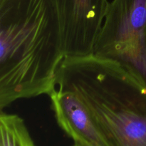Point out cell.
Segmentation results:
<instances>
[{
	"mask_svg": "<svg viewBox=\"0 0 146 146\" xmlns=\"http://www.w3.org/2000/svg\"><path fill=\"white\" fill-rule=\"evenodd\" d=\"M49 0H0V109L49 95L64 58Z\"/></svg>",
	"mask_w": 146,
	"mask_h": 146,
	"instance_id": "obj_1",
	"label": "cell"
},
{
	"mask_svg": "<svg viewBox=\"0 0 146 146\" xmlns=\"http://www.w3.org/2000/svg\"><path fill=\"white\" fill-rule=\"evenodd\" d=\"M73 146H81V145H80L79 144H78V143H74V145H73Z\"/></svg>",
	"mask_w": 146,
	"mask_h": 146,
	"instance_id": "obj_7",
	"label": "cell"
},
{
	"mask_svg": "<svg viewBox=\"0 0 146 146\" xmlns=\"http://www.w3.org/2000/svg\"><path fill=\"white\" fill-rule=\"evenodd\" d=\"M56 87L76 95L109 146H146V85L119 64L66 56Z\"/></svg>",
	"mask_w": 146,
	"mask_h": 146,
	"instance_id": "obj_2",
	"label": "cell"
},
{
	"mask_svg": "<svg viewBox=\"0 0 146 146\" xmlns=\"http://www.w3.org/2000/svg\"><path fill=\"white\" fill-rule=\"evenodd\" d=\"M93 55L119 64L146 85V0H112Z\"/></svg>",
	"mask_w": 146,
	"mask_h": 146,
	"instance_id": "obj_3",
	"label": "cell"
},
{
	"mask_svg": "<svg viewBox=\"0 0 146 146\" xmlns=\"http://www.w3.org/2000/svg\"><path fill=\"white\" fill-rule=\"evenodd\" d=\"M49 1L58 20L65 57L92 54L108 9V0Z\"/></svg>",
	"mask_w": 146,
	"mask_h": 146,
	"instance_id": "obj_4",
	"label": "cell"
},
{
	"mask_svg": "<svg viewBox=\"0 0 146 146\" xmlns=\"http://www.w3.org/2000/svg\"><path fill=\"white\" fill-rule=\"evenodd\" d=\"M60 128L76 143L82 146H109L74 92L56 88L48 95Z\"/></svg>",
	"mask_w": 146,
	"mask_h": 146,
	"instance_id": "obj_5",
	"label": "cell"
},
{
	"mask_svg": "<svg viewBox=\"0 0 146 146\" xmlns=\"http://www.w3.org/2000/svg\"><path fill=\"white\" fill-rule=\"evenodd\" d=\"M0 146H36L24 120L1 111Z\"/></svg>",
	"mask_w": 146,
	"mask_h": 146,
	"instance_id": "obj_6",
	"label": "cell"
}]
</instances>
